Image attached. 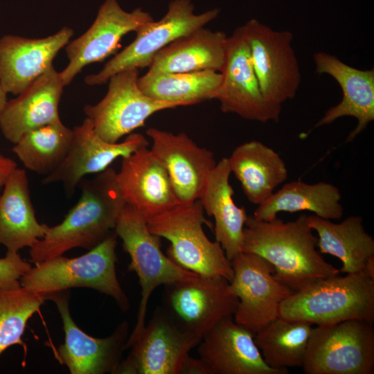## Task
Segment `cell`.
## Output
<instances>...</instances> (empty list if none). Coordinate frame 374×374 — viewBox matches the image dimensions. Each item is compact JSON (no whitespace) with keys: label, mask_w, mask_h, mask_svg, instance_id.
<instances>
[{"label":"cell","mask_w":374,"mask_h":374,"mask_svg":"<svg viewBox=\"0 0 374 374\" xmlns=\"http://www.w3.org/2000/svg\"><path fill=\"white\" fill-rule=\"evenodd\" d=\"M44 301L42 295L23 286L0 289V355L8 347L22 343L28 320Z\"/></svg>","instance_id":"cell-33"},{"label":"cell","mask_w":374,"mask_h":374,"mask_svg":"<svg viewBox=\"0 0 374 374\" xmlns=\"http://www.w3.org/2000/svg\"><path fill=\"white\" fill-rule=\"evenodd\" d=\"M69 290L45 297V300L55 303L63 324L64 341L57 349L60 361L71 374L114 373L129 337L127 321L121 323L107 337L89 336L73 321L69 310Z\"/></svg>","instance_id":"cell-15"},{"label":"cell","mask_w":374,"mask_h":374,"mask_svg":"<svg viewBox=\"0 0 374 374\" xmlns=\"http://www.w3.org/2000/svg\"><path fill=\"white\" fill-rule=\"evenodd\" d=\"M226 35L204 27L186 34L159 51L147 73H186L223 68Z\"/></svg>","instance_id":"cell-25"},{"label":"cell","mask_w":374,"mask_h":374,"mask_svg":"<svg viewBox=\"0 0 374 374\" xmlns=\"http://www.w3.org/2000/svg\"><path fill=\"white\" fill-rule=\"evenodd\" d=\"M114 230L130 257L128 269L136 274L141 286L136 321L126 341V350L145 326L148 305L154 290L159 285L191 279L198 274L179 267L163 253L160 238L150 231L145 218L130 206L123 207Z\"/></svg>","instance_id":"cell-6"},{"label":"cell","mask_w":374,"mask_h":374,"mask_svg":"<svg viewBox=\"0 0 374 374\" xmlns=\"http://www.w3.org/2000/svg\"><path fill=\"white\" fill-rule=\"evenodd\" d=\"M238 303L228 280L198 275L165 285L162 308L179 328L201 340L222 319L233 316Z\"/></svg>","instance_id":"cell-10"},{"label":"cell","mask_w":374,"mask_h":374,"mask_svg":"<svg viewBox=\"0 0 374 374\" xmlns=\"http://www.w3.org/2000/svg\"><path fill=\"white\" fill-rule=\"evenodd\" d=\"M197 353L212 374H287L269 367L254 341V334L233 316L219 321L202 338Z\"/></svg>","instance_id":"cell-20"},{"label":"cell","mask_w":374,"mask_h":374,"mask_svg":"<svg viewBox=\"0 0 374 374\" xmlns=\"http://www.w3.org/2000/svg\"><path fill=\"white\" fill-rule=\"evenodd\" d=\"M7 101V93L4 91L0 84V114L3 109Z\"/></svg>","instance_id":"cell-37"},{"label":"cell","mask_w":374,"mask_h":374,"mask_svg":"<svg viewBox=\"0 0 374 374\" xmlns=\"http://www.w3.org/2000/svg\"><path fill=\"white\" fill-rule=\"evenodd\" d=\"M220 73L222 82L214 99L220 102L222 112L248 121L278 122L280 116L271 109L262 95L242 26L227 37Z\"/></svg>","instance_id":"cell-14"},{"label":"cell","mask_w":374,"mask_h":374,"mask_svg":"<svg viewBox=\"0 0 374 374\" xmlns=\"http://www.w3.org/2000/svg\"><path fill=\"white\" fill-rule=\"evenodd\" d=\"M116 180L126 204L145 219L178 204L166 170L148 147L122 159Z\"/></svg>","instance_id":"cell-22"},{"label":"cell","mask_w":374,"mask_h":374,"mask_svg":"<svg viewBox=\"0 0 374 374\" xmlns=\"http://www.w3.org/2000/svg\"><path fill=\"white\" fill-rule=\"evenodd\" d=\"M16 168L17 164L15 160L0 154V190Z\"/></svg>","instance_id":"cell-36"},{"label":"cell","mask_w":374,"mask_h":374,"mask_svg":"<svg viewBox=\"0 0 374 374\" xmlns=\"http://www.w3.org/2000/svg\"><path fill=\"white\" fill-rule=\"evenodd\" d=\"M19 252L8 251L0 258V289L17 288L21 285V276L31 267Z\"/></svg>","instance_id":"cell-34"},{"label":"cell","mask_w":374,"mask_h":374,"mask_svg":"<svg viewBox=\"0 0 374 374\" xmlns=\"http://www.w3.org/2000/svg\"><path fill=\"white\" fill-rule=\"evenodd\" d=\"M47 227L36 218L26 170L16 168L0 194V244L19 252L43 238Z\"/></svg>","instance_id":"cell-26"},{"label":"cell","mask_w":374,"mask_h":374,"mask_svg":"<svg viewBox=\"0 0 374 374\" xmlns=\"http://www.w3.org/2000/svg\"><path fill=\"white\" fill-rule=\"evenodd\" d=\"M231 174L228 158H222L210 173L199 198L204 211L214 218L215 241L230 261L242 252L243 231L249 217L245 208L234 202Z\"/></svg>","instance_id":"cell-24"},{"label":"cell","mask_w":374,"mask_h":374,"mask_svg":"<svg viewBox=\"0 0 374 374\" xmlns=\"http://www.w3.org/2000/svg\"><path fill=\"white\" fill-rule=\"evenodd\" d=\"M228 161L247 199L257 206L268 199L288 177L286 164L279 154L258 141L240 144Z\"/></svg>","instance_id":"cell-27"},{"label":"cell","mask_w":374,"mask_h":374,"mask_svg":"<svg viewBox=\"0 0 374 374\" xmlns=\"http://www.w3.org/2000/svg\"><path fill=\"white\" fill-rule=\"evenodd\" d=\"M199 341L179 328L159 306L114 373L180 374L185 359Z\"/></svg>","instance_id":"cell-13"},{"label":"cell","mask_w":374,"mask_h":374,"mask_svg":"<svg viewBox=\"0 0 374 374\" xmlns=\"http://www.w3.org/2000/svg\"><path fill=\"white\" fill-rule=\"evenodd\" d=\"M73 130V139L65 159L42 180L45 185L61 183L69 195L85 176L100 173L118 158L127 157L148 145L146 138L138 133L130 134L121 143H109L96 133L87 118Z\"/></svg>","instance_id":"cell-18"},{"label":"cell","mask_w":374,"mask_h":374,"mask_svg":"<svg viewBox=\"0 0 374 374\" xmlns=\"http://www.w3.org/2000/svg\"><path fill=\"white\" fill-rule=\"evenodd\" d=\"M278 316L327 326L350 319L374 321V279L365 272L332 276L293 292Z\"/></svg>","instance_id":"cell-4"},{"label":"cell","mask_w":374,"mask_h":374,"mask_svg":"<svg viewBox=\"0 0 374 374\" xmlns=\"http://www.w3.org/2000/svg\"><path fill=\"white\" fill-rule=\"evenodd\" d=\"M150 231L170 242L168 257L179 267L202 276H233L231 261L220 244L206 236L203 224L212 228L199 199L145 219Z\"/></svg>","instance_id":"cell-5"},{"label":"cell","mask_w":374,"mask_h":374,"mask_svg":"<svg viewBox=\"0 0 374 374\" xmlns=\"http://www.w3.org/2000/svg\"><path fill=\"white\" fill-rule=\"evenodd\" d=\"M373 323L350 319L312 328L303 370L306 374H373Z\"/></svg>","instance_id":"cell-7"},{"label":"cell","mask_w":374,"mask_h":374,"mask_svg":"<svg viewBox=\"0 0 374 374\" xmlns=\"http://www.w3.org/2000/svg\"><path fill=\"white\" fill-rule=\"evenodd\" d=\"M150 149L168 175L178 204L199 199L217 162L213 153L197 145L186 134L151 127L146 131Z\"/></svg>","instance_id":"cell-17"},{"label":"cell","mask_w":374,"mask_h":374,"mask_svg":"<svg viewBox=\"0 0 374 374\" xmlns=\"http://www.w3.org/2000/svg\"><path fill=\"white\" fill-rule=\"evenodd\" d=\"M222 73L213 70L163 74L145 73L138 85L148 97L177 107L214 99L221 84Z\"/></svg>","instance_id":"cell-30"},{"label":"cell","mask_w":374,"mask_h":374,"mask_svg":"<svg viewBox=\"0 0 374 374\" xmlns=\"http://www.w3.org/2000/svg\"><path fill=\"white\" fill-rule=\"evenodd\" d=\"M308 222L318 235L319 252L335 256L342 262L340 272H364L368 262L374 258V240L364 229L361 216L350 215L335 223L310 215Z\"/></svg>","instance_id":"cell-28"},{"label":"cell","mask_w":374,"mask_h":374,"mask_svg":"<svg viewBox=\"0 0 374 374\" xmlns=\"http://www.w3.org/2000/svg\"><path fill=\"white\" fill-rule=\"evenodd\" d=\"M241 26L262 95L280 116L283 104L294 98L301 82L299 61L292 45L293 34L288 30H274L256 19Z\"/></svg>","instance_id":"cell-8"},{"label":"cell","mask_w":374,"mask_h":374,"mask_svg":"<svg viewBox=\"0 0 374 374\" xmlns=\"http://www.w3.org/2000/svg\"><path fill=\"white\" fill-rule=\"evenodd\" d=\"M231 264L230 286L239 301L233 320L255 335L278 317L280 304L293 291L278 281L273 265L256 254L240 252Z\"/></svg>","instance_id":"cell-12"},{"label":"cell","mask_w":374,"mask_h":374,"mask_svg":"<svg viewBox=\"0 0 374 374\" xmlns=\"http://www.w3.org/2000/svg\"><path fill=\"white\" fill-rule=\"evenodd\" d=\"M139 70H125L112 76L104 98L97 104L84 108L96 133L109 143H116L143 126L153 114L177 107L146 96L138 85Z\"/></svg>","instance_id":"cell-11"},{"label":"cell","mask_w":374,"mask_h":374,"mask_svg":"<svg viewBox=\"0 0 374 374\" xmlns=\"http://www.w3.org/2000/svg\"><path fill=\"white\" fill-rule=\"evenodd\" d=\"M81 196L58 224L48 226L45 235L30 247L34 264L64 255L74 248L91 249L114 229L126 203L116 180V172L108 168L79 185Z\"/></svg>","instance_id":"cell-2"},{"label":"cell","mask_w":374,"mask_h":374,"mask_svg":"<svg viewBox=\"0 0 374 374\" xmlns=\"http://www.w3.org/2000/svg\"><path fill=\"white\" fill-rule=\"evenodd\" d=\"M312 328L310 323L278 316L254 335V341L269 367H301Z\"/></svg>","instance_id":"cell-31"},{"label":"cell","mask_w":374,"mask_h":374,"mask_svg":"<svg viewBox=\"0 0 374 374\" xmlns=\"http://www.w3.org/2000/svg\"><path fill=\"white\" fill-rule=\"evenodd\" d=\"M341 195L332 184L319 181L308 184L301 180L286 183L265 202L258 205L253 217L271 221L280 212L310 211L318 217L332 220L343 217Z\"/></svg>","instance_id":"cell-29"},{"label":"cell","mask_w":374,"mask_h":374,"mask_svg":"<svg viewBox=\"0 0 374 374\" xmlns=\"http://www.w3.org/2000/svg\"><path fill=\"white\" fill-rule=\"evenodd\" d=\"M190 0H173L166 15L159 21L145 24L135 33L134 41L111 59L97 73L88 75L84 82L89 86L108 82L121 71L149 67L154 56L177 39L188 34L217 18L218 8L195 13Z\"/></svg>","instance_id":"cell-9"},{"label":"cell","mask_w":374,"mask_h":374,"mask_svg":"<svg viewBox=\"0 0 374 374\" xmlns=\"http://www.w3.org/2000/svg\"><path fill=\"white\" fill-rule=\"evenodd\" d=\"M315 72L333 78L342 91V98L328 109L314 128L330 125L336 120L351 116L357 121L356 127L346 140L353 141L374 121V69H359L323 51L314 54Z\"/></svg>","instance_id":"cell-21"},{"label":"cell","mask_w":374,"mask_h":374,"mask_svg":"<svg viewBox=\"0 0 374 374\" xmlns=\"http://www.w3.org/2000/svg\"><path fill=\"white\" fill-rule=\"evenodd\" d=\"M212 374L206 364L201 358H195L189 355L185 359L180 374Z\"/></svg>","instance_id":"cell-35"},{"label":"cell","mask_w":374,"mask_h":374,"mask_svg":"<svg viewBox=\"0 0 374 374\" xmlns=\"http://www.w3.org/2000/svg\"><path fill=\"white\" fill-rule=\"evenodd\" d=\"M73 136V130L62 121L50 123L24 134L12 152L26 169L45 177L65 159Z\"/></svg>","instance_id":"cell-32"},{"label":"cell","mask_w":374,"mask_h":374,"mask_svg":"<svg viewBox=\"0 0 374 374\" xmlns=\"http://www.w3.org/2000/svg\"><path fill=\"white\" fill-rule=\"evenodd\" d=\"M153 20L150 14L141 8L127 12L117 0H105L91 26L66 46L69 62L60 72L64 86L69 85L84 66L113 54L124 35L136 32Z\"/></svg>","instance_id":"cell-16"},{"label":"cell","mask_w":374,"mask_h":374,"mask_svg":"<svg viewBox=\"0 0 374 374\" xmlns=\"http://www.w3.org/2000/svg\"><path fill=\"white\" fill-rule=\"evenodd\" d=\"M64 87L60 72L53 66L8 100L0 114L3 136L15 144L30 130L61 121L59 104Z\"/></svg>","instance_id":"cell-23"},{"label":"cell","mask_w":374,"mask_h":374,"mask_svg":"<svg viewBox=\"0 0 374 374\" xmlns=\"http://www.w3.org/2000/svg\"><path fill=\"white\" fill-rule=\"evenodd\" d=\"M317 237L308 215L284 222L249 216L243 231L242 252L256 254L274 267V278L293 292L321 278L339 275V269L317 250Z\"/></svg>","instance_id":"cell-1"},{"label":"cell","mask_w":374,"mask_h":374,"mask_svg":"<svg viewBox=\"0 0 374 374\" xmlns=\"http://www.w3.org/2000/svg\"><path fill=\"white\" fill-rule=\"evenodd\" d=\"M73 30L64 26L42 38L6 35L0 38V84L18 95L53 66L58 52L69 42Z\"/></svg>","instance_id":"cell-19"},{"label":"cell","mask_w":374,"mask_h":374,"mask_svg":"<svg viewBox=\"0 0 374 374\" xmlns=\"http://www.w3.org/2000/svg\"><path fill=\"white\" fill-rule=\"evenodd\" d=\"M116 233H110L86 253L64 255L35 264L21 278V285L45 297L72 288H90L111 296L120 309L130 308L128 298L116 275ZM46 301V300H45Z\"/></svg>","instance_id":"cell-3"}]
</instances>
